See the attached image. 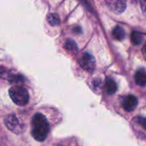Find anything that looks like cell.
Wrapping results in <instances>:
<instances>
[{
  "label": "cell",
  "mask_w": 146,
  "mask_h": 146,
  "mask_svg": "<svg viewBox=\"0 0 146 146\" xmlns=\"http://www.w3.org/2000/svg\"><path fill=\"white\" fill-rule=\"evenodd\" d=\"M47 21L51 26H57L60 24V18L56 14H50L47 16Z\"/></svg>",
  "instance_id": "11"
},
{
  "label": "cell",
  "mask_w": 146,
  "mask_h": 146,
  "mask_svg": "<svg viewBox=\"0 0 146 146\" xmlns=\"http://www.w3.org/2000/svg\"><path fill=\"white\" fill-rule=\"evenodd\" d=\"M65 48L68 51V52H72V53H76L77 52V51H78V46H77V44L73 40H68L67 41H66V43H65Z\"/></svg>",
  "instance_id": "10"
},
{
  "label": "cell",
  "mask_w": 146,
  "mask_h": 146,
  "mask_svg": "<svg viewBox=\"0 0 146 146\" xmlns=\"http://www.w3.org/2000/svg\"><path fill=\"white\" fill-rule=\"evenodd\" d=\"M112 35L114 39H115L116 40H122L125 38V31L121 27L116 26L113 28Z\"/></svg>",
  "instance_id": "8"
},
{
  "label": "cell",
  "mask_w": 146,
  "mask_h": 146,
  "mask_svg": "<svg viewBox=\"0 0 146 146\" xmlns=\"http://www.w3.org/2000/svg\"><path fill=\"white\" fill-rule=\"evenodd\" d=\"M80 66L88 71H93L96 66V61L92 55L89 53H84L79 59Z\"/></svg>",
  "instance_id": "3"
},
{
  "label": "cell",
  "mask_w": 146,
  "mask_h": 146,
  "mask_svg": "<svg viewBox=\"0 0 146 146\" xmlns=\"http://www.w3.org/2000/svg\"><path fill=\"white\" fill-rule=\"evenodd\" d=\"M131 40L134 45H139L143 40V35L139 32H133L131 35Z\"/></svg>",
  "instance_id": "12"
},
{
  "label": "cell",
  "mask_w": 146,
  "mask_h": 146,
  "mask_svg": "<svg viewBox=\"0 0 146 146\" xmlns=\"http://www.w3.org/2000/svg\"><path fill=\"white\" fill-rule=\"evenodd\" d=\"M117 90V85L115 83V82L111 79V78H108L106 80V91L109 95H113L116 92Z\"/></svg>",
  "instance_id": "9"
},
{
  "label": "cell",
  "mask_w": 146,
  "mask_h": 146,
  "mask_svg": "<svg viewBox=\"0 0 146 146\" xmlns=\"http://www.w3.org/2000/svg\"><path fill=\"white\" fill-rule=\"evenodd\" d=\"M50 131L47 119L41 114H36L33 119V136L39 142L44 141Z\"/></svg>",
  "instance_id": "1"
},
{
  "label": "cell",
  "mask_w": 146,
  "mask_h": 146,
  "mask_svg": "<svg viewBox=\"0 0 146 146\" xmlns=\"http://www.w3.org/2000/svg\"><path fill=\"white\" fill-rule=\"evenodd\" d=\"M138 105V99L134 96H127L122 103V106L126 111L131 112L133 111Z\"/></svg>",
  "instance_id": "6"
},
{
  "label": "cell",
  "mask_w": 146,
  "mask_h": 146,
  "mask_svg": "<svg viewBox=\"0 0 146 146\" xmlns=\"http://www.w3.org/2000/svg\"><path fill=\"white\" fill-rule=\"evenodd\" d=\"M5 124H6L7 127L9 130H11L12 132H14L15 133H21V125L19 124V120H17L15 115L10 114V115L7 116L6 119H5Z\"/></svg>",
  "instance_id": "5"
},
{
  "label": "cell",
  "mask_w": 146,
  "mask_h": 146,
  "mask_svg": "<svg viewBox=\"0 0 146 146\" xmlns=\"http://www.w3.org/2000/svg\"><path fill=\"white\" fill-rule=\"evenodd\" d=\"M10 76H11V75H9V71H8L6 69H4V68H3V67H1V66H0V77H1L9 78V77H10Z\"/></svg>",
  "instance_id": "13"
},
{
  "label": "cell",
  "mask_w": 146,
  "mask_h": 146,
  "mask_svg": "<svg viewBox=\"0 0 146 146\" xmlns=\"http://www.w3.org/2000/svg\"><path fill=\"white\" fill-rule=\"evenodd\" d=\"M135 82L139 86L146 85V71L144 69H140L136 72Z\"/></svg>",
  "instance_id": "7"
},
{
  "label": "cell",
  "mask_w": 146,
  "mask_h": 146,
  "mask_svg": "<svg viewBox=\"0 0 146 146\" xmlns=\"http://www.w3.org/2000/svg\"><path fill=\"white\" fill-rule=\"evenodd\" d=\"M137 122L139 125H140L144 129L146 130V118H144V117H138L136 119Z\"/></svg>",
  "instance_id": "14"
},
{
  "label": "cell",
  "mask_w": 146,
  "mask_h": 146,
  "mask_svg": "<svg viewBox=\"0 0 146 146\" xmlns=\"http://www.w3.org/2000/svg\"><path fill=\"white\" fill-rule=\"evenodd\" d=\"M139 2H140V6H141L142 12L146 17V0H139Z\"/></svg>",
  "instance_id": "15"
},
{
  "label": "cell",
  "mask_w": 146,
  "mask_h": 146,
  "mask_svg": "<svg viewBox=\"0 0 146 146\" xmlns=\"http://www.w3.org/2000/svg\"><path fill=\"white\" fill-rule=\"evenodd\" d=\"M142 53H143V56H144V59L146 61V43L144 45L143 48H142Z\"/></svg>",
  "instance_id": "16"
},
{
  "label": "cell",
  "mask_w": 146,
  "mask_h": 146,
  "mask_svg": "<svg viewBox=\"0 0 146 146\" xmlns=\"http://www.w3.org/2000/svg\"><path fill=\"white\" fill-rule=\"evenodd\" d=\"M9 93L11 100L19 106H24L29 101L27 90L21 86H14L10 88Z\"/></svg>",
  "instance_id": "2"
},
{
  "label": "cell",
  "mask_w": 146,
  "mask_h": 146,
  "mask_svg": "<svg viewBox=\"0 0 146 146\" xmlns=\"http://www.w3.org/2000/svg\"><path fill=\"white\" fill-rule=\"evenodd\" d=\"M105 3L109 9L115 14H121L127 7L126 0H105Z\"/></svg>",
  "instance_id": "4"
}]
</instances>
